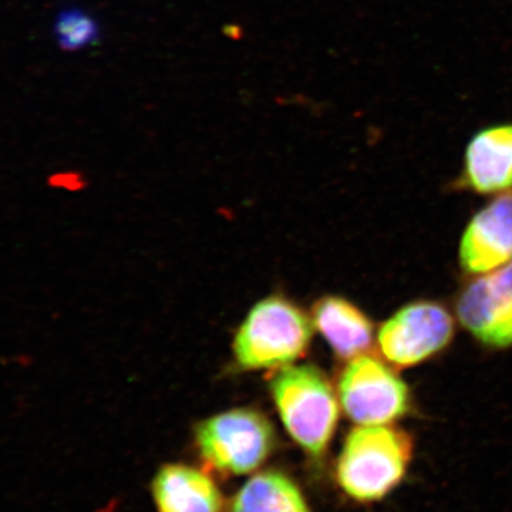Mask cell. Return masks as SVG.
I'll use <instances>...</instances> for the list:
<instances>
[{
  "label": "cell",
  "mask_w": 512,
  "mask_h": 512,
  "mask_svg": "<svg viewBox=\"0 0 512 512\" xmlns=\"http://www.w3.org/2000/svg\"><path fill=\"white\" fill-rule=\"evenodd\" d=\"M413 454V437L406 430L392 424H359L346 436L336 480L350 500L379 503L403 483Z\"/></svg>",
  "instance_id": "1"
},
{
  "label": "cell",
  "mask_w": 512,
  "mask_h": 512,
  "mask_svg": "<svg viewBox=\"0 0 512 512\" xmlns=\"http://www.w3.org/2000/svg\"><path fill=\"white\" fill-rule=\"evenodd\" d=\"M271 390L289 436L309 456L322 457L339 421L338 397L325 373L312 365L281 367Z\"/></svg>",
  "instance_id": "2"
},
{
  "label": "cell",
  "mask_w": 512,
  "mask_h": 512,
  "mask_svg": "<svg viewBox=\"0 0 512 512\" xmlns=\"http://www.w3.org/2000/svg\"><path fill=\"white\" fill-rule=\"evenodd\" d=\"M313 335L308 316L279 296L254 306L235 338L239 366L248 370L292 365L306 352Z\"/></svg>",
  "instance_id": "3"
},
{
  "label": "cell",
  "mask_w": 512,
  "mask_h": 512,
  "mask_svg": "<svg viewBox=\"0 0 512 512\" xmlns=\"http://www.w3.org/2000/svg\"><path fill=\"white\" fill-rule=\"evenodd\" d=\"M195 441L208 466L227 476H244L271 456L275 430L264 414L235 409L198 424Z\"/></svg>",
  "instance_id": "4"
},
{
  "label": "cell",
  "mask_w": 512,
  "mask_h": 512,
  "mask_svg": "<svg viewBox=\"0 0 512 512\" xmlns=\"http://www.w3.org/2000/svg\"><path fill=\"white\" fill-rule=\"evenodd\" d=\"M338 387L343 410L360 426L392 424L412 410V394L402 377L366 353L349 360Z\"/></svg>",
  "instance_id": "5"
},
{
  "label": "cell",
  "mask_w": 512,
  "mask_h": 512,
  "mask_svg": "<svg viewBox=\"0 0 512 512\" xmlns=\"http://www.w3.org/2000/svg\"><path fill=\"white\" fill-rule=\"evenodd\" d=\"M454 338V320L443 305L419 301L403 306L383 323L380 352L394 367H412L439 355Z\"/></svg>",
  "instance_id": "6"
},
{
  "label": "cell",
  "mask_w": 512,
  "mask_h": 512,
  "mask_svg": "<svg viewBox=\"0 0 512 512\" xmlns=\"http://www.w3.org/2000/svg\"><path fill=\"white\" fill-rule=\"evenodd\" d=\"M456 312L478 342L488 348H511L512 261L468 282L458 295Z\"/></svg>",
  "instance_id": "7"
},
{
  "label": "cell",
  "mask_w": 512,
  "mask_h": 512,
  "mask_svg": "<svg viewBox=\"0 0 512 512\" xmlns=\"http://www.w3.org/2000/svg\"><path fill=\"white\" fill-rule=\"evenodd\" d=\"M458 259L471 275L487 274L512 261V190L498 194L468 222Z\"/></svg>",
  "instance_id": "8"
},
{
  "label": "cell",
  "mask_w": 512,
  "mask_h": 512,
  "mask_svg": "<svg viewBox=\"0 0 512 512\" xmlns=\"http://www.w3.org/2000/svg\"><path fill=\"white\" fill-rule=\"evenodd\" d=\"M460 184L484 195L512 190V123L483 128L468 141Z\"/></svg>",
  "instance_id": "9"
},
{
  "label": "cell",
  "mask_w": 512,
  "mask_h": 512,
  "mask_svg": "<svg viewBox=\"0 0 512 512\" xmlns=\"http://www.w3.org/2000/svg\"><path fill=\"white\" fill-rule=\"evenodd\" d=\"M151 491L158 512H224V497L217 484L184 464L160 468Z\"/></svg>",
  "instance_id": "10"
},
{
  "label": "cell",
  "mask_w": 512,
  "mask_h": 512,
  "mask_svg": "<svg viewBox=\"0 0 512 512\" xmlns=\"http://www.w3.org/2000/svg\"><path fill=\"white\" fill-rule=\"evenodd\" d=\"M313 325L340 359L350 360L370 349L375 325L346 299L326 296L313 308Z\"/></svg>",
  "instance_id": "11"
},
{
  "label": "cell",
  "mask_w": 512,
  "mask_h": 512,
  "mask_svg": "<svg viewBox=\"0 0 512 512\" xmlns=\"http://www.w3.org/2000/svg\"><path fill=\"white\" fill-rule=\"evenodd\" d=\"M229 512H312L298 485L279 471H264L242 485Z\"/></svg>",
  "instance_id": "12"
},
{
  "label": "cell",
  "mask_w": 512,
  "mask_h": 512,
  "mask_svg": "<svg viewBox=\"0 0 512 512\" xmlns=\"http://www.w3.org/2000/svg\"><path fill=\"white\" fill-rule=\"evenodd\" d=\"M57 45L67 52H76L100 42L99 22L80 8H66L55 22Z\"/></svg>",
  "instance_id": "13"
}]
</instances>
